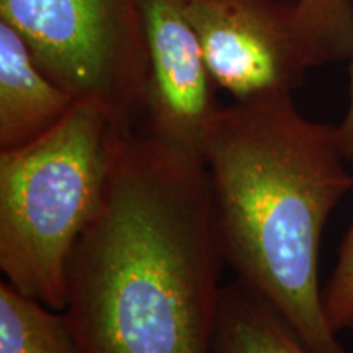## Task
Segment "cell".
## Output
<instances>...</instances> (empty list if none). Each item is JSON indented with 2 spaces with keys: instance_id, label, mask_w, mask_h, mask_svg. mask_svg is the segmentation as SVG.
<instances>
[{
  "instance_id": "obj_1",
  "label": "cell",
  "mask_w": 353,
  "mask_h": 353,
  "mask_svg": "<svg viewBox=\"0 0 353 353\" xmlns=\"http://www.w3.org/2000/svg\"><path fill=\"white\" fill-rule=\"evenodd\" d=\"M226 265L205 159L130 131L68 270L83 353H210Z\"/></svg>"
},
{
  "instance_id": "obj_11",
  "label": "cell",
  "mask_w": 353,
  "mask_h": 353,
  "mask_svg": "<svg viewBox=\"0 0 353 353\" xmlns=\"http://www.w3.org/2000/svg\"><path fill=\"white\" fill-rule=\"evenodd\" d=\"M322 294L329 322L335 332H342L353 317V218Z\"/></svg>"
},
{
  "instance_id": "obj_8",
  "label": "cell",
  "mask_w": 353,
  "mask_h": 353,
  "mask_svg": "<svg viewBox=\"0 0 353 353\" xmlns=\"http://www.w3.org/2000/svg\"><path fill=\"white\" fill-rule=\"evenodd\" d=\"M210 353H312L276 307L234 280L223 285Z\"/></svg>"
},
{
  "instance_id": "obj_9",
  "label": "cell",
  "mask_w": 353,
  "mask_h": 353,
  "mask_svg": "<svg viewBox=\"0 0 353 353\" xmlns=\"http://www.w3.org/2000/svg\"><path fill=\"white\" fill-rule=\"evenodd\" d=\"M0 353H83L64 311L0 281Z\"/></svg>"
},
{
  "instance_id": "obj_10",
  "label": "cell",
  "mask_w": 353,
  "mask_h": 353,
  "mask_svg": "<svg viewBox=\"0 0 353 353\" xmlns=\"http://www.w3.org/2000/svg\"><path fill=\"white\" fill-rule=\"evenodd\" d=\"M298 15L317 64L353 57V0H296Z\"/></svg>"
},
{
  "instance_id": "obj_12",
  "label": "cell",
  "mask_w": 353,
  "mask_h": 353,
  "mask_svg": "<svg viewBox=\"0 0 353 353\" xmlns=\"http://www.w3.org/2000/svg\"><path fill=\"white\" fill-rule=\"evenodd\" d=\"M343 145V154L348 162H353V57L350 59V82H348V103L343 120L339 125Z\"/></svg>"
},
{
  "instance_id": "obj_13",
  "label": "cell",
  "mask_w": 353,
  "mask_h": 353,
  "mask_svg": "<svg viewBox=\"0 0 353 353\" xmlns=\"http://www.w3.org/2000/svg\"><path fill=\"white\" fill-rule=\"evenodd\" d=\"M348 330H350V332L353 334V317H352V321H350V324H348V327H347Z\"/></svg>"
},
{
  "instance_id": "obj_4",
  "label": "cell",
  "mask_w": 353,
  "mask_h": 353,
  "mask_svg": "<svg viewBox=\"0 0 353 353\" xmlns=\"http://www.w3.org/2000/svg\"><path fill=\"white\" fill-rule=\"evenodd\" d=\"M48 77L139 130L148 82L143 0H0Z\"/></svg>"
},
{
  "instance_id": "obj_6",
  "label": "cell",
  "mask_w": 353,
  "mask_h": 353,
  "mask_svg": "<svg viewBox=\"0 0 353 353\" xmlns=\"http://www.w3.org/2000/svg\"><path fill=\"white\" fill-rule=\"evenodd\" d=\"M148 82L141 131L205 159L223 105L182 0H143Z\"/></svg>"
},
{
  "instance_id": "obj_3",
  "label": "cell",
  "mask_w": 353,
  "mask_h": 353,
  "mask_svg": "<svg viewBox=\"0 0 353 353\" xmlns=\"http://www.w3.org/2000/svg\"><path fill=\"white\" fill-rule=\"evenodd\" d=\"M130 131L94 100H77L38 139L0 151V272L44 306H68V270L99 213Z\"/></svg>"
},
{
  "instance_id": "obj_7",
  "label": "cell",
  "mask_w": 353,
  "mask_h": 353,
  "mask_svg": "<svg viewBox=\"0 0 353 353\" xmlns=\"http://www.w3.org/2000/svg\"><path fill=\"white\" fill-rule=\"evenodd\" d=\"M76 101L44 74L23 37L0 20V151L38 139Z\"/></svg>"
},
{
  "instance_id": "obj_5",
  "label": "cell",
  "mask_w": 353,
  "mask_h": 353,
  "mask_svg": "<svg viewBox=\"0 0 353 353\" xmlns=\"http://www.w3.org/2000/svg\"><path fill=\"white\" fill-rule=\"evenodd\" d=\"M216 87L234 101L293 94L319 68L296 0H182Z\"/></svg>"
},
{
  "instance_id": "obj_2",
  "label": "cell",
  "mask_w": 353,
  "mask_h": 353,
  "mask_svg": "<svg viewBox=\"0 0 353 353\" xmlns=\"http://www.w3.org/2000/svg\"><path fill=\"white\" fill-rule=\"evenodd\" d=\"M339 125L309 120L293 94L221 107L205 145L221 249L312 353H350L324 307L325 224L353 190Z\"/></svg>"
}]
</instances>
